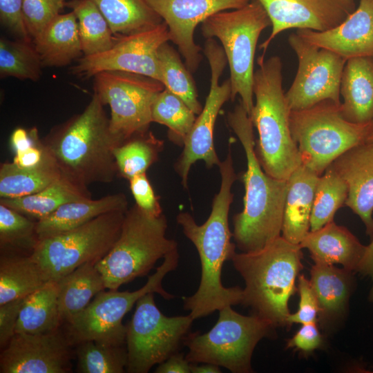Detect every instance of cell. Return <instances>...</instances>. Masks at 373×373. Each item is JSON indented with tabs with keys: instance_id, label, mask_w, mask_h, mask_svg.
Segmentation results:
<instances>
[{
	"instance_id": "1",
	"label": "cell",
	"mask_w": 373,
	"mask_h": 373,
	"mask_svg": "<svg viewBox=\"0 0 373 373\" xmlns=\"http://www.w3.org/2000/svg\"><path fill=\"white\" fill-rule=\"evenodd\" d=\"M221 184L215 195L211 211L207 220L198 224L188 212H180L176 217L183 233L194 245L201 265L198 289L192 296L183 299L184 309L195 320L210 315L226 306L241 304L243 289L238 286L226 287L222 283V266L231 260L236 254V245L231 239L233 233L229 227V212L233 199L231 188L238 179L235 172L231 146L224 160L219 165Z\"/></svg>"
},
{
	"instance_id": "2",
	"label": "cell",
	"mask_w": 373,
	"mask_h": 373,
	"mask_svg": "<svg viewBox=\"0 0 373 373\" xmlns=\"http://www.w3.org/2000/svg\"><path fill=\"white\" fill-rule=\"evenodd\" d=\"M227 122L247 158V169L242 175L244 207L233 218V237L242 252H251L281 236L287 183L269 175L261 166L256 152L254 125L240 102L229 112Z\"/></svg>"
},
{
	"instance_id": "3",
	"label": "cell",
	"mask_w": 373,
	"mask_h": 373,
	"mask_svg": "<svg viewBox=\"0 0 373 373\" xmlns=\"http://www.w3.org/2000/svg\"><path fill=\"white\" fill-rule=\"evenodd\" d=\"M104 104L95 93L84 111L55 126L42 140L61 174L88 187L117 176L113 154L119 145Z\"/></svg>"
},
{
	"instance_id": "4",
	"label": "cell",
	"mask_w": 373,
	"mask_h": 373,
	"mask_svg": "<svg viewBox=\"0 0 373 373\" xmlns=\"http://www.w3.org/2000/svg\"><path fill=\"white\" fill-rule=\"evenodd\" d=\"M253 92L255 102L249 115L258 133L256 152L269 175L287 180L301 164L290 129V113L283 88V64L278 56L257 59Z\"/></svg>"
},
{
	"instance_id": "5",
	"label": "cell",
	"mask_w": 373,
	"mask_h": 373,
	"mask_svg": "<svg viewBox=\"0 0 373 373\" xmlns=\"http://www.w3.org/2000/svg\"><path fill=\"white\" fill-rule=\"evenodd\" d=\"M301 249L280 236L261 249L236 253L231 259L245 284L242 305L275 327L289 325L288 302L303 269Z\"/></svg>"
},
{
	"instance_id": "6",
	"label": "cell",
	"mask_w": 373,
	"mask_h": 373,
	"mask_svg": "<svg viewBox=\"0 0 373 373\" xmlns=\"http://www.w3.org/2000/svg\"><path fill=\"white\" fill-rule=\"evenodd\" d=\"M167 220L162 213L153 217L135 204L125 213L119 238L96 263L106 288L117 289L138 277L146 276L156 262L178 248L166 236Z\"/></svg>"
},
{
	"instance_id": "7",
	"label": "cell",
	"mask_w": 373,
	"mask_h": 373,
	"mask_svg": "<svg viewBox=\"0 0 373 373\" xmlns=\"http://www.w3.org/2000/svg\"><path fill=\"white\" fill-rule=\"evenodd\" d=\"M271 25L258 0H251L242 8L217 12L201 23L206 39L221 43L229 67L231 100L239 95L249 116L254 107V56L261 32Z\"/></svg>"
},
{
	"instance_id": "8",
	"label": "cell",
	"mask_w": 373,
	"mask_h": 373,
	"mask_svg": "<svg viewBox=\"0 0 373 373\" xmlns=\"http://www.w3.org/2000/svg\"><path fill=\"white\" fill-rule=\"evenodd\" d=\"M340 105L325 100L290 113L291 133L301 164L318 176L343 153L367 140L369 124L348 122Z\"/></svg>"
},
{
	"instance_id": "9",
	"label": "cell",
	"mask_w": 373,
	"mask_h": 373,
	"mask_svg": "<svg viewBox=\"0 0 373 373\" xmlns=\"http://www.w3.org/2000/svg\"><path fill=\"white\" fill-rule=\"evenodd\" d=\"M274 326L257 314L245 316L231 306L219 310L216 323L207 332L186 336L185 356L191 363H207L233 373L252 372L251 357L258 342L269 336Z\"/></svg>"
},
{
	"instance_id": "10",
	"label": "cell",
	"mask_w": 373,
	"mask_h": 373,
	"mask_svg": "<svg viewBox=\"0 0 373 373\" xmlns=\"http://www.w3.org/2000/svg\"><path fill=\"white\" fill-rule=\"evenodd\" d=\"M126 211L102 214L73 229L40 240L30 254L48 282L103 258L119 236Z\"/></svg>"
},
{
	"instance_id": "11",
	"label": "cell",
	"mask_w": 373,
	"mask_h": 373,
	"mask_svg": "<svg viewBox=\"0 0 373 373\" xmlns=\"http://www.w3.org/2000/svg\"><path fill=\"white\" fill-rule=\"evenodd\" d=\"M178 261L176 248L165 256L163 262L137 290L109 289L99 292L81 313L68 323L70 338L77 343L92 340L124 345L126 325H123L122 319L139 298L150 292L157 293L166 300L174 298L163 288L162 283L168 273L176 269Z\"/></svg>"
},
{
	"instance_id": "12",
	"label": "cell",
	"mask_w": 373,
	"mask_h": 373,
	"mask_svg": "<svg viewBox=\"0 0 373 373\" xmlns=\"http://www.w3.org/2000/svg\"><path fill=\"white\" fill-rule=\"evenodd\" d=\"M154 293L144 294L126 325V345L130 373H146L178 352L194 319L186 316H166L156 306Z\"/></svg>"
},
{
	"instance_id": "13",
	"label": "cell",
	"mask_w": 373,
	"mask_h": 373,
	"mask_svg": "<svg viewBox=\"0 0 373 373\" xmlns=\"http://www.w3.org/2000/svg\"><path fill=\"white\" fill-rule=\"evenodd\" d=\"M93 77L94 93L110 106L109 128L119 145L149 131L153 104L165 88L161 82L118 70L103 71Z\"/></svg>"
},
{
	"instance_id": "14",
	"label": "cell",
	"mask_w": 373,
	"mask_h": 373,
	"mask_svg": "<svg viewBox=\"0 0 373 373\" xmlns=\"http://www.w3.org/2000/svg\"><path fill=\"white\" fill-rule=\"evenodd\" d=\"M211 69V84L201 113L187 135L183 151L175 164V170L187 188L188 176L192 165L198 160L204 162L208 168L218 166L220 161L214 146L213 131L218 115L223 106L231 99L229 79L221 84L220 76L227 64L224 50L214 39H207L203 49Z\"/></svg>"
},
{
	"instance_id": "15",
	"label": "cell",
	"mask_w": 373,
	"mask_h": 373,
	"mask_svg": "<svg viewBox=\"0 0 373 373\" xmlns=\"http://www.w3.org/2000/svg\"><path fill=\"white\" fill-rule=\"evenodd\" d=\"M288 42L298 59V69L285 97L291 111L309 108L331 100L341 104L340 85L346 59L312 44L296 32Z\"/></svg>"
},
{
	"instance_id": "16",
	"label": "cell",
	"mask_w": 373,
	"mask_h": 373,
	"mask_svg": "<svg viewBox=\"0 0 373 373\" xmlns=\"http://www.w3.org/2000/svg\"><path fill=\"white\" fill-rule=\"evenodd\" d=\"M169 41V28L163 21L150 29L117 36L108 50L79 58L70 68V72L79 78L88 79L103 71H124L145 75L162 83L158 50Z\"/></svg>"
},
{
	"instance_id": "17",
	"label": "cell",
	"mask_w": 373,
	"mask_h": 373,
	"mask_svg": "<svg viewBox=\"0 0 373 373\" xmlns=\"http://www.w3.org/2000/svg\"><path fill=\"white\" fill-rule=\"evenodd\" d=\"M251 0H145L166 23L170 41L177 46L188 69L194 73L202 57L194 31L210 16L246 6Z\"/></svg>"
},
{
	"instance_id": "18",
	"label": "cell",
	"mask_w": 373,
	"mask_h": 373,
	"mask_svg": "<svg viewBox=\"0 0 373 373\" xmlns=\"http://www.w3.org/2000/svg\"><path fill=\"white\" fill-rule=\"evenodd\" d=\"M69 341L59 329L45 334L15 333L0 357L1 373H66Z\"/></svg>"
},
{
	"instance_id": "19",
	"label": "cell",
	"mask_w": 373,
	"mask_h": 373,
	"mask_svg": "<svg viewBox=\"0 0 373 373\" xmlns=\"http://www.w3.org/2000/svg\"><path fill=\"white\" fill-rule=\"evenodd\" d=\"M271 23V32L260 45L263 55L272 40L290 29L318 32L330 30L341 23L355 9L354 0H258Z\"/></svg>"
},
{
	"instance_id": "20",
	"label": "cell",
	"mask_w": 373,
	"mask_h": 373,
	"mask_svg": "<svg viewBox=\"0 0 373 373\" xmlns=\"http://www.w3.org/2000/svg\"><path fill=\"white\" fill-rule=\"evenodd\" d=\"M296 33L346 60L373 57V0H360L358 6L343 22L330 30L299 29Z\"/></svg>"
},
{
	"instance_id": "21",
	"label": "cell",
	"mask_w": 373,
	"mask_h": 373,
	"mask_svg": "<svg viewBox=\"0 0 373 373\" xmlns=\"http://www.w3.org/2000/svg\"><path fill=\"white\" fill-rule=\"evenodd\" d=\"M331 166L348 187L345 202L373 237V142H365L350 149Z\"/></svg>"
},
{
	"instance_id": "22",
	"label": "cell",
	"mask_w": 373,
	"mask_h": 373,
	"mask_svg": "<svg viewBox=\"0 0 373 373\" xmlns=\"http://www.w3.org/2000/svg\"><path fill=\"white\" fill-rule=\"evenodd\" d=\"M307 249L314 263L340 264L356 271L365 246L346 227L332 221L316 231H309L300 244Z\"/></svg>"
},
{
	"instance_id": "23",
	"label": "cell",
	"mask_w": 373,
	"mask_h": 373,
	"mask_svg": "<svg viewBox=\"0 0 373 373\" xmlns=\"http://www.w3.org/2000/svg\"><path fill=\"white\" fill-rule=\"evenodd\" d=\"M340 108L343 117L356 124L373 120V57L347 60L342 73Z\"/></svg>"
},
{
	"instance_id": "24",
	"label": "cell",
	"mask_w": 373,
	"mask_h": 373,
	"mask_svg": "<svg viewBox=\"0 0 373 373\" xmlns=\"http://www.w3.org/2000/svg\"><path fill=\"white\" fill-rule=\"evenodd\" d=\"M319 176L300 164L287 180L282 236L300 245L310 231V218Z\"/></svg>"
},
{
	"instance_id": "25",
	"label": "cell",
	"mask_w": 373,
	"mask_h": 373,
	"mask_svg": "<svg viewBox=\"0 0 373 373\" xmlns=\"http://www.w3.org/2000/svg\"><path fill=\"white\" fill-rule=\"evenodd\" d=\"M127 210L128 200L122 193L69 202L37 221V233L40 240L77 228L102 214Z\"/></svg>"
},
{
	"instance_id": "26",
	"label": "cell",
	"mask_w": 373,
	"mask_h": 373,
	"mask_svg": "<svg viewBox=\"0 0 373 373\" xmlns=\"http://www.w3.org/2000/svg\"><path fill=\"white\" fill-rule=\"evenodd\" d=\"M43 67H61L83 54L77 19L73 12L59 14L32 40Z\"/></svg>"
},
{
	"instance_id": "27",
	"label": "cell",
	"mask_w": 373,
	"mask_h": 373,
	"mask_svg": "<svg viewBox=\"0 0 373 373\" xmlns=\"http://www.w3.org/2000/svg\"><path fill=\"white\" fill-rule=\"evenodd\" d=\"M88 187L61 176L36 193L15 198H0V203L38 221L73 201L91 198Z\"/></svg>"
},
{
	"instance_id": "28",
	"label": "cell",
	"mask_w": 373,
	"mask_h": 373,
	"mask_svg": "<svg viewBox=\"0 0 373 373\" xmlns=\"http://www.w3.org/2000/svg\"><path fill=\"white\" fill-rule=\"evenodd\" d=\"M57 283L60 316L67 323L106 289L102 274L92 262L80 265Z\"/></svg>"
},
{
	"instance_id": "29",
	"label": "cell",
	"mask_w": 373,
	"mask_h": 373,
	"mask_svg": "<svg viewBox=\"0 0 373 373\" xmlns=\"http://www.w3.org/2000/svg\"><path fill=\"white\" fill-rule=\"evenodd\" d=\"M310 276L309 281L320 307V317L330 320L343 313L352 291V271L334 265L314 263Z\"/></svg>"
},
{
	"instance_id": "30",
	"label": "cell",
	"mask_w": 373,
	"mask_h": 373,
	"mask_svg": "<svg viewBox=\"0 0 373 373\" xmlns=\"http://www.w3.org/2000/svg\"><path fill=\"white\" fill-rule=\"evenodd\" d=\"M61 172L50 155L39 164L20 167L12 162L0 166V198H15L43 190L61 176Z\"/></svg>"
},
{
	"instance_id": "31",
	"label": "cell",
	"mask_w": 373,
	"mask_h": 373,
	"mask_svg": "<svg viewBox=\"0 0 373 373\" xmlns=\"http://www.w3.org/2000/svg\"><path fill=\"white\" fill-rule=\"evenodd\" d=\"M61 321L58 305L57 283L49 282L25 298L15 333L52 332L59 329Z\"/></svg>"
},
{
	"instance_id": "32",
	"label": "cell",
	"mask_w": 373,
	"mask_h": 373,
	"mask_svg": "<svg viewBox=\"0 0 373 373\" xmlns=\"http://www.w3.org/2000/svg\"><path fill=\"white\" fill-rule=\"evenodd\" d=\"M48 282L37 263L29 256L2 254L0 260V305L24 298Z\"/></svg>"
},
{
	"instance_id": "33",
	"label": "cell",
	"mask_w": 373,
	"mask_h": 373,
	"mask_svg": "<svg viewBox=\"0 0 373 373\" xmlns=\"http://www.w3.org/2000/svg\"><path fill=\"white\" fill-rule=\"evenodd\" d=\"M116 36L150 29L163 21L145 0H93Z\"/></svg>"
},
{
	"instance_id": "34",
	"label": "cell",
	"mask_w": 373,
	"mask_h": 373,
	"mask_svg": "<svg viewBox=\"0 0 373 373\" xmlns=\"http://www.w3.org/2000/svg\"><path fill=\"white\" fill-rule=\"evenodd\" d=\"M66 6L75 15L84 56L108 50L117 36L93 0H70Z\"/></svg>"
},
{
	"instance_id": "35",
	"label": "cell",
	"mask_w": 373,
	"mask_h": 373,
	"mask_svg": "<svg viewBox=\"0 0 373 373\" xmlns=\"http://www.w3.org/2000/svg\"><path fill=\"white\" fill-rule=\"evenodd\" d=\"M163 148V141L149 131L133 135L113 150L117 176L129 180L146 173Z\"/></svg>"
},
{
	"instance_id": "36",
	"label": "cell",
	"mask_w": 373,
	"mask_h": 373,
	"mask_svg": "<svg viewBox=\"0 0 373 373\" xmlns=\"http://www.w3.org/2000/svg\"><path fill=\"white\" fill-rule=\"evenodd\" d=\"M158 57L165 88L180 98L195 115H199L202 106L198 100L194 79L178 52L166 42L160 47Z\"/></svg>"
},
{
	"instance_id": "37",
	"label": "cell",
	"mask_w": 373,
	"mask_h": 373,
	"mask_svg": "<svg viewBox=\"0 0 373 373\" xmlns=\"http://www.w3.org/2000/svg\"><path fill=\"white\" fill-rule=\"evenodd\" d=\"M348 187L330 165L318 178L310 218V231H316L333 221L338 209L345 202Z\"/></svg>"
},
{
	"instance_id": "38",
	"label": "cell",
	"mask_w": 373,
	"mask_h": 373,
	"mask_svg": "<svg viewBox=\"0 0 373 373\" xmlns=\"http://www.w3.org/2000/svg\"><path fill=\"white\" fill-rule=\"evenodd\" d=\"M43 68L32 41L0 39V75L37 81Z\"/></svg>"
},
{
	"instance_id": "39",
	"label": "cell",
	"mask_w": 373,
	"mask_h": 373,
	"mask_svg": "<svg viewBox=\"0 0 373 373\" xmlns=\"http://www.w3.org/2000/svg\"><path fill=\"white\" fill-rule=\"evenodd\" d=\"M153 122L169 128V138L175 144L184 145V140L195 120L194 112L168 89L161 91L152 106Z\"/></svg>"
},
{
	"instance_id": "40",
	"label": "cell",
	"mask_w": 373,
	"mask_h": 373,
	"mask_svg": "<svg viewBox=\"0 0 373 373\" xmlns=\"http://www.w3.org/2000/svg\"><path fill=\"white\" fill-rule=\"evenodd\" d=\"M76 354L77 370L80 373H122L128 362L124 345L92 340L78 343Z\"/></svg>"
},
{
	"instance_id": "41",
	"label": "cell",
	"mask_w": 373,
	"mask_h": 373,
	"mask_svg": "<svg viewBox=\"0 0 373 373\" xmlns=\"http://www.w3.org/2000/svg\"><path fill=\"white\" fill-rule=\"evenodd\" d=\"M37 221L0 203L1 250L32 253L39 240Z\"/></svg>"
},
{
	"instance_id": "42",
	"label": "cell",
	"mask_w": 373,
	"mask_h": 373,
	"mask_svg": "<svg viewBox=\"0 0 373 373\" xmlns=\"http://www.w3.org/2000/svg\"><path fill=\"white\" fill-rule=\"evenodd\" d=\"M65 0H23L22 18L32 40L60 14Z\"/></svg>"
},
{
	"instance_id": "43",
	"label": "cell",
	"mask_w": 373,
	"mask_h": 373,
	"mask_svg": "<svg viewBox=\"0 0 373 373\" xmlns=\"http://www.w3.org/2000/svg\"><path fill=\"white\" fill-rule=\"evenodd\" d=\"M298 291L300 296L298 308L296 312L289 314V325L316 323L320 312L318 301L310 281L303 274L298 279Z\"/></svg>"
},
{
	"instance_id": "44",
	"label": "cell",
	"mask_w": 373,
	"mask_h": 373,
	"mask_svg": "<svg viewBox=\"0 0 373 373\" xmlns=\"http://www.w3.org/2000/svg\"><path fill=\"white\" fill-rule=\"evenodd\" d=\"M128 181L135 204L149 216L157 217L162 215L159 198L155 195L146 173L137 175Z\"/></svg>"
},
{
	"instance_id": "45",
	"label": "cell",
	"mask_w": 373,
	"mask_h": 373,
	"mask_svg": "<svg viewBox=\"0 0 373 373\" xmlns=\"http://www.w3.org/2000/svg\"><path fill=\"white\" fill-rule=\"evenodd\" d=\"M23 0H0L1 23L17 39L32 41L22 18Z\"/></svg>"
},
{
	"instance_id": "46",
	"label": "cell",
	"mask_w": 373,
	"mask_h": 373,
	"mask_svg": "<svg viewBox=\"0 0 373 373\" xmlns=\"http://www.w3.org/2000/svg\"><path fill=\"white\" fill-rule=\"evenodd\" d=\"M26 297L0 305V345L4 347L15 334L19 312Z\"/></svg>"
},
{
	"instance_id": "47",
	"label": "cell",
	"mask_w": 373,
	"mask_h": 373,
	"mask_svg": "<svg viewBox=\"0 0 373 373\" xmlns=\"http://www.w3.org/2000/svg\"><path fill=\"white\" fill-rule=\"evenodd\" d=\"M322 343L323 338L316 323H311L302 324L294 336L288 340L287 347L310 353L319 348Z\"/></svg>"
},
{
	"instance_id": "48",
	"label": "cell",
	"mask_w": 373,
	"mask_h": 373,
	"mask_svg": "<svg viewBox=\"0 0 373 373\" xmlns=\"http://www.w3.org/2000/svg\"><path fill=\"white\" fill-rule=\"evenodd\" d=\"M191 363L183 353L176 352L160 363L155 369L156 373H190Z\"/></svg>"
},
{
	"instance_id": "49",
	"label": "cell",
	"mask_w": 373,
	"mask_h": 373,
	"mask_svg": "<svg viewBox=\"0 0 373 373\" xmlns=\"http://www.w3.org/2000/svg\"><path fill=\"white\" fill-rule=\"evenodd\" d=\"M356 271L363 276H369L372 282L368 299L373 303V237L370 243L365 246V251L358 265Z\"/></svg>"
},
{
	"instance_id": "50",
	"label": "cell",
	"mask_w": 373,
	"mask_h": 373,
	"mask_svg": "<svg viewBox=\"0 0 373 373\" xmlns=\"http://www.w3.org/2000/svg\"><path fill=\"white\" fill-rule=\"evenodd\" d=\"M191 370L192 373H220L219 366L207 363H202L200 365L191 363Z\"/></svg>"
},
{
	"instance_id": "51",
	"label": "cell",
	"mask_w": 373,
	"mask_h": 373,
	"mask_svg": "<svg viewBox=\"0 0 373 373\" xmlns=\"http://www.w3.org/2000/svg\"><path fill=\"white\" fill-rule=\"evenodd\" d=\"M366 142H373V120L369 124Z\"/></svg>"
}]
</instances>
